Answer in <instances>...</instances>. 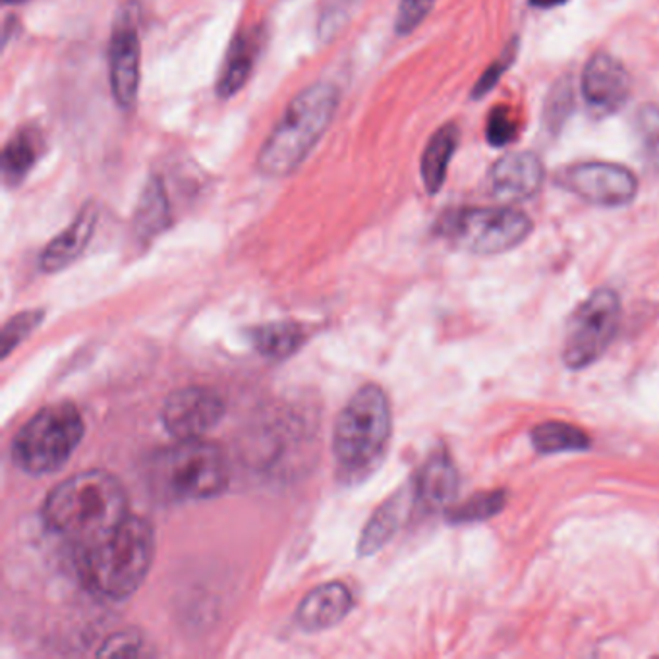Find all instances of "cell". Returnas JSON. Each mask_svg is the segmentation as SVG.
Instances as JSON below:
<instances>
[{"label":"cell","instance_id":"6da1fadb","mask_svg":"<svg viewBox=\"0 0 659 659\" xmlns=\"http://www.w3.org/2000/svg\"><path fill=\"white\" fill-rule=\"evenodd\" d=\"M156 547L153 526L128 514L116 529L78 547L79 579L99 598H130L148 579Z\"/></svg>","mask_w":659,"mask_h":659},{"label":"cell","instance_id":"7a4b0ae2","mask_svg":"<svg viewBox=\"0 0 659 659\" xmlns=\"http://www.w3.org/2000/svg\"><path fill=\"white\" fill-rule=\"evenodd\" d=\"M128 517V495L119 477L87 470L54 487L43 503L45 526L86 546L116 529Z\"/></svg>","mask_w":659,"mask_h":659},{"label":"cell","instance_id":"3957f363","mask_svg":"<svg viewBox=\"0 0 659 659\" xmlns=\"http://www.w3.org/2000/svg\"><path fill=\"white\" fill-rule=\"evenodd\" d=\"M340 94L331 82H315L288 103L258 153V171L270 178H285L304 165L335 119Z\"/></svg>","mask_w":659,"mask_h":659},{"label":"cell","instance_id":"277c9868","mask_svg":"<svg viewBox=\"0 0 659 659\" xmlns=\"http://www.w3.org/2000/svg\"><path fill=\"white\" fill-rule=\"evenodd\" d=\"M393 434L387 393L368 383L340 410L333 430V455L343 476L358 482L382 464Z\"/></svg>","mask_w":659,"mask_h":659},{"label":"cell","instance_id":"5b68a950","mask_svg":"<svg viewBox=\"0 0 659 659\" xmlns=\"http://www.w3.org/2000/svg\"><path fill=\"white\" fill-rule=\"evenodd\" d=\"M146 477L151 494L161 501H203L225 492L231 467L217 445L186 439L156 452L149 459Z\"/></svg>","mask_w":659,"mask_h":659},{"label":"cell","instance_id":"8992f818","mask_svg":"<svg viewBox=\"0 0 659 659\" xmlns=\"http://www.w3.org/2000/svg\"><path fill=\"white\" fill-rule=\"evenodd\" d=\"M86 435V422L78 408L59 402L41 408L12 442L17 469L32 476L52 474L66 467Z\"/></svg>","mask_w":659,"mask_h":659},{"label":"cell","instance_id":"52a82bcc","mask_svg":"<svg viewBox=\"0 0 659 659\" xmlns=\"http://www.w3.org/2000/svg\"><path fill=\"white\" fill-rule=\"evenodd\" d=\"M435 233L464 252L495 256L524 243L532 233V221L524 211L507 206L462 208L445 213Z\"/></svg>","mask_w":659,"mask_h":659},{"label":"cell","instance_id":"ba28073f","mask_svg":"<svg viewBox=\"0 0 659 659\" xmlns=\"http://www.w3.org/2000/svg\"><path fill=\"white\" fill-rule=\"evenodd\" d=\"M621 298L611 288H599L571 315L563 345V362L571 370H584L598 362L616 340L621 325Z\"/></svg>","mask_w":659,"mask_h":659},{"label":"cell","instance_id":"9c48e42d","mask_svg":"<svg viewBox=\"0 0 659 659\" xmlns=\"http://www.w3.org/2000/svg\"><path fill=\"white\" fill-rule=\"evenodd\" d=\"M109 82L116 104L124 111H132L138 103L141 84V43L136 4H124L114 20L109 43Z\"/></svg>","mask_w":659,"mask_h":659},{"label":"cell","instance_id":"30bf717a","mask_svg":"<svg viewBox=\"0 0 659 659\" xmlns=\"http://www.w3.org/2000/svg\"><path fill=\"white\" fill-rule=\"evenodd\" d=\"M559 183L564 190L573 191L581 200L604 206L621 208L636 198L638 181L633 171L616 163L588 161L564 169L559 174Z\"/></svg>","mask_w":659,"mask_h":659},{"label":"cell","instance_id":"8fae6325","mask_svg":"<svg viewBox=\"0 0 659 659\" xmlns=\"http://www.w3.org/2000/svg\"><path fill=\"white\" fill-rule=\"evenodd\" d=\"M225 400L208 387H184L174 390L161 410L166 432L176 442L201 439L225 416Z\"/></svg>","mask_w":659,"mask_h":659},{"label":"cell","instance_id":"7c38bea8","mask_svg":"<svg viewBox=\"0 0 659 659\" xmlns=\"http://www.w3.org/2000/svg\"><path fill=\"white\" fill-rule=\"evenodd\" d=\"M631 76L625 66L608 52L594 54L582 74V94L598 113H617L631 96Z\"/></svg>","mask_w":659,"mask_h":659},{"label":"cell","instance_id":"4fadbf2b","mask_svg":"<svg viewBox=\"0 0 659 659\" xmlns=\"http://www.w3.org/2000/svg\"><path fill=\"white\" fill-rule=\"evenodd\" d=\"M546 181V169L534 153H509L489 171L495 198L503 203H521L534 198Z\"/></svg>","mask_w":659,"mask_h":659},{"label":"cell","instance_id":"5bb4252c","mask_svg":"<svg viewBox=\"0 0 659 659\" xmlns=\"http://www.w3.org/2000/svg\"><path fill=\"white\" fill-rule=\"evenodd\" d=\"M355 599L343 582H327L306 594L296 611V623L308 633L327 631L347 619Z\"/></svg>","mask_w":659,"mask_h":659},{"label":"cell","instance_id":"9a60e30c","mask_svg":"<svg viewBox=\"0 0 659 659\" xmlns=\"http://www.w3.org/2000/svg\"><path fill=\"white\" fill-rule=\"evenodd\" d=\"M97 219H99V211L94 201H89L79 209L76 219L62 231L61 235L54 236L51 243L45 246L41 258H39L41 271L59 273L78 260L79 256L86 252L89 240L94 238Z\"/></svg>","mask_w":659,"mask_h":659},{"label":"cell","instance_id":"2e32d148","mask_svg":"<svg viewBox=\"0 0 659 659\" xmlns=\"http://www.w3.org/2000/svg\"><path fill=\"white\" fill-rule=\"evenodd\" d=\"M265 35L268 34L263 26L248 27L236 35L228 47L223 69L219 74L217 86H215L219 97L223 99L235 97L248 84L256 69V62L263 51Z\"/></svg>","mask_w":659,"mask_h":659},{"label":"cell","instance_id":"e0dca14e","mask_svg":"<svg viewBox=\"0 0 659 659\" xmlns=\"http://www.w3.org/2000/svg\"><path fill=\"white\" fill-rule=\"evenodd\" d=\"M459 487V474L447 452H435L425 462L414 484V497L425 511H439L451 503Z\"/></svg>","mask_w":659,"mask_h":659},{"label":"cell","instance_id":"ac0fdd59","mask_svg":"<svg viewBox=\"0 0 659 659\" xmlns=\"http://www.w3.org/2000/svg\"><path fill=\"white\" fill-rule=\"evenodd\" d=\"M45 153L43 132L26 124L10 136L2 149V178L10 188L24 183Z\"/></svg>","mask_w":659,"mask_h":659},{"label":"cell","instance_id":"d6986e66","mask_svg":"<svg viewBox=\"0 0 659 659\" xmlns=\"http://www.w3.org/2000/svg\"><path fill=\"white\" fill-rule=\"evenodd\" d=\"M171 226V201L161 174H151L139 196L134 213V233L141 243H149L163 235Z\"/></svg>","mask_w":659,"mask_h":659},{"label":"cell","instance_id":"ffe728a7","mask_svg":"<svg viewBox=\"0 0 659 659\" xmlns=\"http://www.w3.org/2000/svg\"><path fill=\"white\" fill-rule=\"evenodd\" d=\"M460 132L457 124H445L427 141L420 163L422 183L427 194H437L442 190L447 171L451 165L452 156L459 148Z\"/></svg>","mask_w":659,"mask_h":659},{"label":"cell","instance_id":"44dd1931","mask_svg":"<svg viewBox=\"0 0 659 659\" xmlns=\"http://www.w3.org/2000/svg\"><path fill=\"white\" fill-rule=\"evenodd\" d=\"M407 505V492H399V494L393 495L389 501H385L375 511L370 522L365 524L362 538H360V544H358L360 556H373V554H377L395 536V532L399 530L400 522L405 519Z\"/></svg>","mask_w":659,"mask_h":659},{"label":"cell","instance_id":"7402d4cb","mask_svg":"<svg viewBox=\"0 0 659 659\" xmlns=\"http://www.w3.org/2000/svg\"><path fill=\"white\" fill-rule=\"evenodd\" d=\"M306 333L298 323L281 322L261 325L252 331V343L260 355L283 360L304 345Z\"/></svg>","mask_w":659,"mask_h":659},{"label":"cell","instance_id":"603a6c76","mask_svg":"<svg viewBox=\"0 0 659 659\" xmlns=\"http://www.w3.org/2000/svg\"><path fill=\"white\" fill-rule=\"evenodd\" d=\"M532 443L539 452L586 451L590 449V437L581 427L564 422H544L532 430Z\"/></svg>","mask_w":659,"mask_h":659},{"label":"cell","instance_id":"cb8c5ba5","mask_svg":"<svg viewBox=\"0 0 659 659\" xmlns=\"http://www.w3.org/2000/svg\"><path fill=\"white\" fill-rule=\"evenodd\" d=\"M507 503L505 492H489V494H477L469 499L467 503L455 507L447 512L451 522H482L492 519L495 514L503 511Z\"/></svg>","mask_w":659,"mask_h":659},{"label":"cell","instance_id":"d4e9b609","mask_svg":"<svg viewBox=\"0 0 659 659\" xmlns=\"http://www.w3.org/2000/svg\"><path fill=\"white\" fill-rule=\"evenodd\" d=\"M646 163L659 173V104H644L634 119Z\"/></svg>","mask_w":659,"mask_h":659},{"label":"cell","instance_id":"484cf974","mask_svg":"<svg viewBox=\"0 0 659 659\" xmlns=\"http://www.w3.org/2000/svg\"><path fill=\"white\" fill-rule=\"evenodd\" d=\"M43 315V310H29V312L17 313L4 325L2 335H0L2 358H7L14 348L20 347L41 325Z\"/></svg>","mask_w":659,"mask_h":659},{"label":"cell","instance_id":"4316f807","mask_svg":"<svg viewBox=\"0 0 659 659\" xmlns=\"http://www.w3.org/2000/svg\"><path fill=\"white\" fill-rule=\"evenodd\" d=\"M573 111V87L569 79L559 82L547 97L544 122L549 130H559Z\"/></svg>","mask_w":659,"mask_h":659},{"label":"cell","instance_id":"83f0119b","mask_svg":"<svg viewBox=\"0 0 659 659\" xmlns=\"http://www.w3.org/2000/svg\"><path fill=\"white\" fill-rule=\"evenodd\" d=\"M519 136V122L514 119L511 109L495 107L487 119L486 138L489 146L505 148Z\"/></svg>","mask_w":659,"mask_h":659},{"label":"cell","instance_id":"f1b7e54d","mask_svg":"<svg viewBox=\"0 0 659 659\" xmlns=\"http://www.w3.org/2000/svg\"><path fill=\"white\" fill-rule=\"evenodd\" d=\"M356 2L360 0H325L320 14V35L322 39H331L337 35L338 29L350 20V14L355 12Z\"/></svg>","mask_w":659,"mask_h":659},{"label":"cell","instance_id":"f546056e","mask_svg":"<svg viewBox=\"0 0 659 659\" xmlns=\"http://www.w3.org/2000/svg\"><path fill=\"white\" fill-rule=\"evenodd\" d=\"M435 0H400L395 20V32L410 35L434 9Z\"/></svg>","mask_w":659,"mask_h":659},{"label":"cell","instance_id":"4dcf8cb0","mask_svg":"<svg viewBox=\"0 0 659 659\" xmlns=\"http://www.w3.org/2000/svg\"><path fill=\"white\" fill-rule=\"evenodd\" d=\"M514 57H517V39H512L509 47L505 49L503 54L482 74V78L477 79L476 87L472 89V97L474 99H482V97L486 96L487 91H492L497 86V82L507 72V69L514 62Z\"/></svg>","mask_w":659,"mask_h":659},{"label":"cell","instance_id":"1f68e13d","mask_svg":"<svg viewBox=\"0 0 659 659\" xmlns=\"http://www.w3.org/2000/svg\"><path fill=\"white\" fill-rule=\"evenodd\" d=\"M141 648H144V643H141L139 634L119 633L104 643L103 648L99 650L97 656H109V658L124 656V658H130V656H139Z\"/></svg>","mask_w":659,"mask_h":659},{"label":"cell","instance_id":"d6a6232c","mask_svg":"<svg viewBox=\"0 0 659 659\" xmlns=\"http://www.w3.org/2000/svg\"><path fill=\"white\" fill-rule=\"evenodd\" d=\"M564 2L567 0H530V4L536 7V9H556V7L564 4Z\"/></svg>","mask_w":659,"mask_h":659},{"label":"cell","instance_id":"836d02e7","mask_svg":"<svg viewBox=\"0 0 659 659\" xmlns=\"http://www.w3.org/2000/svg\"><path fill=\"white\" fill-rule=\"evenodd\" d=\"M4 2H7V4H24L27 0H4Z\"/></svg>","mask_w":659,"mask_h":659}]
</instances>
